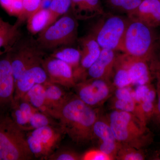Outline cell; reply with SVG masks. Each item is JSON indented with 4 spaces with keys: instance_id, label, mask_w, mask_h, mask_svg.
I'll return each mask as SVG.
<instances>
[{
    "instance_id": "1",
    "label": "cell",
    "mask_w": 160,
    "mask_h": 160,
    "mask_svg": "<svg viewBox=\"0 0 160 160\" xmlns=\"http://www.w3.org/2000/svg\"><path fill=\"white\" fill-rule=\"evenodd\" d=\"M97 108L88 106L76 95H68L64 102L47 112L59 122L60 130L77 144L93 141V126L99 116Z\"/></svg>"
},
{
    "instance_id": "2",
    "label": "cell",
    "mask_w": 160,
    "mask_h": 160,
    "mask_svg": "<svg viewBox=\"0 0 160 160\" xmlns=\"http://www.w3.org/2000/svg\"><path fill=\"white\" fill-rule=\"evenodd\" d=\"M106 117L115 137L120 144L141 149L149 144L150 137L146 124L134 115L112 109Z\"/></svg>"
},
{
    "instance_id": "3",
    "label": "cell",
    "mask_w": 160,
    "mask_h": 160,
    "mask_svg": "<svg viewBox=\"0 0 160 160\" xmlns=\"http://www.w3.org/2000/svg\"><path fill=\"white\" fill-rule=\"evenodd\" d=\"M154 29L142 22L129 19L119 51L149 63L159 38Z\"/></svg>"
},
{
    "instance_id": "4",
    "label": "cell",
    "mask_w": 160,
    "mask_h": 160,
    "mask_svg": "<svg viewBox=\"0 0 160 160\" xmlns=\"http://www.w3.org/2000/svg\"><path fill=\"white\" fill-rule=\"evenodd\" d=\"M33 156L24 131L9 112L0 114V160H29Z\"/></svg>"
},
{
    "instance_id": "5",
    "label": "cell",
    "mask_w": 160,
    "mask_h": 160,
    "mask_svg": "<svg viewBox=\"0 0 160 160\" xmlns=\"http://www.w3.org/2000/svg\"><path fill=\"white\" fill-rule=\"evenodd\" d=\"M78 19L70 10L39 33L37 42L44 50L72 46L78 40Z\"/></svg>"
},
{
    "instance_id": "6",
    "label": "cell",
    "mask_w": 160,
    "mask_h": 160,
    "mask_svg": "<svg viewBox=\"0 0 160 160\" xmlns=\"http://www.w3.org/2000/svg\"><path fill=\"white\" fill-rule=\"evenodd\" d=\"M99 17L89 33L102 49L119 51L129 19L111 12H106Z\"/></svg>"
},
{
    "instance_id": "7",
    "label": "cell",
    "mask_w": 160,
    "mask_h": 160,
    "mask_svg": "<svg viewBox=\"0 0 160 160\" xmlns=\"http://www.w3.org/2000/svg\"><path fill=\"white\" fill-rule=\"evenodd\" d=\"M44 50L37 41L19 39L9 50L10 62L15 82L33 64L44 58Z\"/></svg>"
},
{
    "instance_id": "8",
    "label": "cell",
    "mask_w": 160,
    "mask_h": 160,
    "mask_svg": "<svg viewBox=\"0 0 160 160\" xmlns=\"http://www.w3.org/2000/svg\"><path fill=\"white\" fill-rule=\"evenodd\" d=\"M74 88L78 97L93 108L111 98L116 89L112 81L98 78L86 79L77 83Z\"/></svg>"
},
{
    "instance_id": "9",
    "label": "cell",
    "mask_w": 160,
    "mask_h": 160,
    "mask_svg": "<svg viewBox=\"0 0 160 160\" xmlns=\"http://www.w3.org/2000/svg\"><path fill=\"white\" fill-rule=\"evenodd\" d=\"M15 81L9 51L0 55V114L9 112L14 104Z\"/></svg>"
},
{
    "instance_id": "10",
    "label": "cell",
    "mask_w": 160,
    "mask_h": 160,
    "mask_svg": "<svg viewBox=\"0 0 160 160\" xmlns=\"http://www.w3.org/2000/svg\"><path fill=\"white\" fill-rule=\"evenodd\" d=\"M78 41L81 61L79 67L74 74L76 83L86 79L87 71L99 56L102 49L90 33L80 38Z\"/></svg>"
},
{
    "instance_id": "11",
    "label": "cell",
    "mask_w": 160,
    "mask_h": 160,
    "mask_svg": "<svg viewBox=\"0 0 160 160\" xmlns=\"http://www.w3.org/2000/svg\"><path fill=\"white\" fill-rule=\"evenodd\" d=\"M42 65L49 82L63 87L74 88L76 84L71 66L62 60L49 56L44 58Z\"/></svg>"
},
{
    "instance_id": "12",
    "label": "cell",
    "mask_w": 160,
    "mask_h": 160,
    "mask_svg": "<svg viewBox=\"0 0 160 160\" xmlns=\"http://www.w3.org/2000/svg\"><path fill=\"white\" fill-rule=\"evenodd\" d=\"M93 140L98 141V149L115 160L120 144L115 137L107 117L99 115L93 127Z\"/></svg>"
},
{
    "instance_id": "13",
    "label": "cell",
    "mask_w": 160,
    "mask_h": 160,
    "mask_svg": "<svg viewBox=\"0 0 160 160\" xmlns=\"http://www.w3.org/2000/svg\"><path fill=\"white\" fill-rule=\"evenodd\" d=\"M42 60L26 69L15 82V100L22 98L26 92L36 84H44L49 81L46 72L42 65Z\"/></svg>"
},
{
    "instance_id": "14",
    "label": "cell",
    "mask_w": 160,
    "mask_h": 160,
    "mask_svg": "<svg viewBox=\"0 0 160 160\" xmlns=\"http://www.w3.org/2000/svg\"><path fill=\"white\" fill-rule=\"evenodd\" d=\"M116 59L127 69L132 85L149 84L151 71L148 62L122 52L117 55Z\"/></svg>"
},
{
    "instance_id": "15",
    "label": "cell",
    "mask_w": 160,
    "mask_h": 160,
    "mask_svg": "<svg viewBox=\"0 0 160 160\" xmlns=\"http://www.w3.org/2000/svg\"><path fill=\"white\" fill-rule=\"evenodd\" d=\"M129 87L117 88L112 97L111 106L112 109H118L132 113L146 125V117L141 105L133 96Z\"/></svg>"
},
{
    "instance_id": "16",
    "label": "cell",
    "mask_w": 160,
    "mask_h": 160,
    "mask_svg": "<svg viewBox=\"0 0 160 160\" xmlns=\"http://www.w3.org/2000/svg\"><path fill=\"white\" fill-rule=\"evenodd\" d=\"M117 55L114 50L102 49L99 56L87 71L86 78L102 79L112 82Z\"/></svg>"
},
{
    "instance_id": "17",
    "label": "cell",
    "mask_w": 160,
    "mask_h": 160,
    "mask_svg": "<svg viewBox=\"0 0 160 160\" xmlns=\"http://www.w3.org/2000/svg\"><path fill=\"white\" fill-rule=\"evenodd\" d=\"M127 16L153 29L160 27V1L144 0L137 9Z\"/></svg>"
},
{
    "instance_id": "18",
    "label": "cell",
    "mask_w": 160,
    "mask_h": 160,
    "mask_svg": "<svg viewBox=\"0 0 160 160\" xmlns=\"http://www.w3.org/2000/svg\"><path fill=\"white\" fill-rule=\"evenodd\" d=\"M71 8L78 20H88L105 14L100 0H71Z\"/></svg>"
},
{
    "instance_id": "19",
    "label": "cell",
    "mask_w": 160,
    "mask_h": 160,
    "mask_svg": "<svg viewBox=\"0 0 160 160\" xmlns=\"http://www.w3.org/2000/svg\"><path fill=\"white\" fill-rule=\"evenodd\" d=\"M37 109L23 98L15 100L10 109V116L23 131H28V125L32 116Z\"/></svg>"
},
{
    "instance_id": "20",
    "label": "cell",
    "mask_w": 160,
    "mask_h": 160,
    "mask_svg": "<svg viewBox=\"0 0 160 160\" xmlns=\"http://www.w3.org/2000/svg\"><path fill=\"white\" fill-rule=\"evenodd\" d=\"M62 133L53 126H48L32 130L29 134L41 143L49 156L59 142Z\"/></svg>"
},
{
    "instance_id": "21",
    "label": "cell",
    "mask_w": 160,
    "mask_h": 160,
    "mask_svg": "<svg viewBox=\"0 0 160 160\" xmlns=\"http://www.w3.org/2000/svg\"><path fill=\"white\" fill-rule=\"evenodd\" d=\"M20 26L17 22L11 25L5 22L0 26V55L9 51L19 39Z\"/></svg>"
},
{
    "instance_id": "22",
    "label": "cell",
    "mask_w": 160,
    "mask_h": 160,
    "mask_svg": "<svg viewBox=\"0 0 160 160\" xmlns=\"http://www.w3.org/2000/svg\"><path fill=\"white\" fill-rule=\"evenodd\" d=\"M46 92V110L45 113L62 105L68 95L63 89L62 86L51 82L44 84Z\"/></svg>"
},
{
    "instance_id": "23",
    "label": "cell",
    "mask_w": 160,
    "mask_h": 160,
    "mask_svg": "<svg viewBox=\"0 0 160 160\" xmlns=\"http://www.w3.org/2000/svg\"><path fill=\"white\" fill-rule=\"evenodd\" d=\"M50 13L48 8L38 9L27 19V28L32 34L40 33L46 29L49 24Z\"/></svg>"
},
{
    "instance_id": "24",
    "label": "cell",
    "mask_w": 160,
    "mask_h": 160,
    "mask_svg": "<svg viewBox=\"0 0 160 160\" xmlns=\"http://www.w3.org/2000/svg\"><path fill=\"white\" fill-rule=\"evenodd\" d=\"M49 56L62 60L71 66L73 75L77 71L81 61V52L79 49L71 46L61 47L52 51Z\"/></svg>"
},
{
    "instance_id": "25",
    "label": "cell",
    "mask_w": 160,
    "mask_h": 160,
    "mask_svg": "<svg viewBox=\"0 0 160 160\" xmlns=\"http://www.w3.org/2000/svg\"><path fill=\"white\" fill-rule=\"evenodd\" d=\"M22 98L26 100L38 110L45 112L46 98L44 84L35 85Z\"/></svg>"
},
{
    "instance_id": "26",
    "label": "cell",
    "mask_w": 160,
    "mask_h": 160,
    "mask_svg": "<svg viewBox=\"0 0 160 160\" xmlns=\"http://www.w3.org/2000/svg\"><path fill=\"white\" fill-rule=\"evenodd\" d=\"M144 0H105V4L113 13L130 14L134 11Z\"/></svg>"
},
{
    "instance_id": "27",
    "label": "cell",
    "mask_w": 160,
    "mask_h": 160,
    "mask_svg": "<svg viewBox=\"0 0 160 160\" xmlns=\"http://www.w3.org/2000/svg\"><path fill=\"white\" fill-rule=\"evenodd\" d=\"M70 8L71 0H51L48 8L50 13V18L47 28L68 12Z\"/></svg>"
},
{
    "instance_id": "28",
    "label": "cell",
    "mask_w": 160,
    "mask_h": 160,
    "mask_svg": "<svg viewBox=\"0 0 160 160\" xmlns=\"http://www.w3.org/2000/svg\"><path fill=\"white\" fill-rule=\"evenodd\" d=\"M115 159L118 160H143L145 155L142 149L128 145L120 144Z\"/></svg>"
},
{
    "instance_id": "29",
    "label": "cell",
    "mask_w": 160,
    "mask_h": 160,
    "mask_svg": "<svg viewBox=\"0 0 160 160\" xmlns=\"http://www.w3.org/2000/svg\"><path fill=\"white\" fill-rule=\"evenodd\" d=\"M0 6L9 15L17 18V21L24 14V0H0Z\"/></svg>"
},
{
    "instance_id": "30",
    "label": "cell",
    "mask_w": 160,
    "mask_h": 160,
    "mask_svg": "<svg viewBox=\"0 0 160 160\" xmlns=\"http://www.w3.org/2000/svg\"><path fill=\"white\" fill-rule=\"evenodd\" d=\"M51 117L42 112L38 110L32 116L28 125V131L48 126L54 125Z\"/></svg>"
},
{
    "instance_id": "31",
    "label": "cell",
    "mask_w": 160,
    "mask_h": 160,
    "mask_svg": "<svg viewBox=\"0 0 160 160\" xmlns=\"http://www.w3.org/2000/svg\"><path fill=\"white\" fill-rule=\"evenodd\" d=\"M27 143L32 153L36 157L49 156L48 152L41 143L30 134L26 137Z\"/></svg>"
},
{
    "instance_id": "32",
    "label": "cell",
    "mask_w": 160,
    "mask_h": 160,
    "mask_svg": "<svg viewBox=\"0 0 160 160\" xmlns=\"http://www.w3.org/2000/svg\"><path fill=\"white\" fill-rule=\"evenodd\" d=\"M42 0H24V13L22 17L17 22L20 25L26 21L35 11L42 7Z\"/></svg>"
},
{
    "instance_id": "33",
    "label": "cell",
    "mask_w": 160,
    "mask_h": 160,
    "mask_svg": "<svg viewBox=\"0 0 160 160\" xmlns=\"http://www.w3.org/2000/svg\"><path fill=\"white\" fill-rule=\"evenodd\" d=\"M52 160H81L82 155L69 149H62L48 156Z\"/></svg>"
},
{
    "instance_id": "34",
    "label": "cell",
    "mask_w": 160,
    "mask_h": 160,
    "mask_svg": "<svg viewBox=\"0 0 160 160\" xmlns=\"http://www.w3.org/2000/svg\"><path fill=\"white\" fill-rule=\"evenodd\" d=\"M149 62L150 71L155 75L158 81H160V37L158 38L153 56Z\"/></svg>"
},
{
    "instance_id": "35",
    "label": "cell",
    "mask_w": 160,
    "mask_h": 160,
    "mask_svg": "<svg viewBox=\"0 0 160 160\" xmlns=\"http://www.w3.org/2000/svg\"><path fill=\"white\" fill-rule=\"evenodd\" d=\"M113 159L99 149H92L82 155L81 160H112Z\"/></svg>"
},
{
    "instance_id": "36",
    "label": "cell",
    "mask_w": 160,
    "mask_h": 160,
    "mask_svg": "<svg viewBox=\"0 0 160 160\" xmlns=\"http://www.w3.org/2000/svg\"><path fill=\"white\" fill-rule=\"evenodd\" d=\"M157 92L158 96L157 102L155 106L152 117L154 118V121L160 127V81H158Z\"/></svg>"
},
{
    "instance_id": "37",
    "label": "cell",
    "mask_w": 160,
    "mask_h": 160,
    "mask_svg": "<svg viewBox=\"0 0 160 160\" xmlns=\"http://www.w3.org/2000/svg\"><path fill=\"white\" fill-rule=\"evenodd\" d=\"M51 1V0H42V7H43V5H44V3L46 2H48V1Z\"/></svg>"
},
{
    "instance_id": "38",
    "label": "cell",
    "mask_w": 160,
    "mask_h": 160,
    "mask_svg": "<svg viewBox=\"0 0 160 160\" xmlns=\"http://www.w3.org/2000/svg\"><path fill=\"white\" fill-rule=\"evenodd\" d=\"M4 22H5V21H4V20L2 19V18H0V26L2 25Z\"/></svg>"
},
{
    "instance_id": "39",
    "label": "cell",
    "mask_w": 160,
    "mask_h": 160,
    "mask_svg": "<svg viewBox=\"0 0 160 160\" xmlns=\"http://www.w3.org/2000/svg\"><path fill=\"white\" fill-rule=\"evenodd\" d=\"M156 158H158V159L160 160V151L158 153V155H157Z\"/></svg>"
},
{
    "instance_id": "40",
    "label": "cell",
    "mask_w": 160,
    "mask_h": 160,
    "mask_svg": "<svg viewBox=\"0 0 160 160\" xmlns=\"http://www.w3.org/2000/svg\"></svg>"
},
{
    "instance_id": "41",
    "label": "cell",
    "mask_w": 160,
    "mask_h": 160,
    "mask_svg": "<svg viewBox=\"0 0 160 160\" xmlns=\"http://www.w3.org/2000/svg\"></svg>"
}]
</instances>
